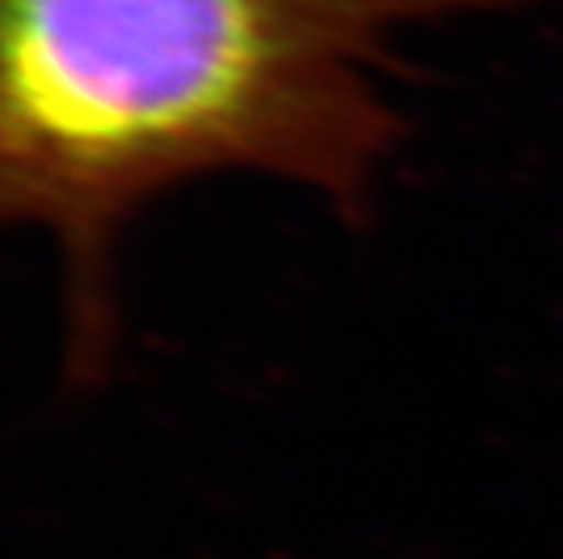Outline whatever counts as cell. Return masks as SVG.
<instances>
[{
    "mask_svg": "<svg viewBox=\"0 0 563 559\" xmlns=\"http://www.w3.org/2000/svg\"><path fill=\"white\" fill-rule=\"evenodd\" d=\"M512 0H0V230L63 258L69 367L113 353L117 247L150 200L262 171L361 211L397 146L389 41Z\"/></svg>",
    "mask_w": 563,
    "mask_h": 559,
    "instance_id": "6da1fadb",
    "label": "cell"
}]
</instances>
